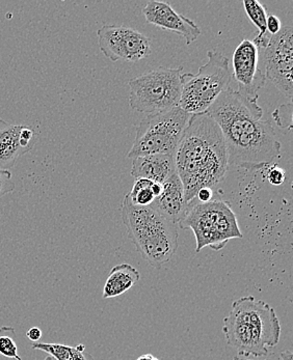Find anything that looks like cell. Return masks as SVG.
I'll return each mask as SVG.
<instances>
[{
  "mask_svg": "<svg viewBox=\"0 0 293 360\" xmlns=\"http://www.w3.org/2000/svg\"><path fill=\"white\" fill-rule=\"evenodd\" d=\"M218 124L228 154V165L258 170L275 162L281 155V143L275 129L258 103H251L230 86L206 111Z\"/></svg>",
  "mask_w": 293,
  "mask_h": 360,
  "instance_id": "cell-1",
  "label": "cell"
},
{
  "mask_svg": "<svg viewBox=\"0 0 293 360\" xmlns=\"http://www.w3.org/2000/svg\"><path fill=\"white\" fill-rule=\"evenodd\" d=\"M185 198L192 202L202 188H213L228 170L222 131L207 113L192 115L175 154Z\"/></svg>",
  "mask_w": 293,
  "mask_h": 360,
  "instance_id": "cell-2",
  "label": "cell"
},
{
  "mask_svg": "<svg viewBox=\"0 0 293 360\" xmlns=\"http://www.w3.org/2000/svg\"><path fill=\"white\" fill-rule=\"evenodd\" d=\"M223 333L226 344L239 356L266 359L268 349L279 342L281 324L268 303L246 296L234 301L224 319Z\"/></svg>",
  "mask_w": 293,
  "mask_h": 360,
  "instance_id": "cell-3",
  "label": "cell"
},
{
  "mask_svg": "<svg viewBox=\"0 0 293 360\" xmlns=\"http://www.w3.org/2000/svg\"><path fill=\"white\" fill-rule=\"evenodd\" d=\"M121 214L129 239L145 261L159 269L172 259L178 250L176 224L150 207L135 206L129 194L122 202Z\"/></svg>",
  "mask_w": 293,
  "mask_h": 360,
  "instance_id": "cell-4",
  "label": "cell"
},
{
  "mask_svg": "<svg viewBox=\"0 0 293 360\" xmlns=\"http://www.w3.org/2000/svg\"><path fill=\"white\" fill-rule=\"evenodd\" d=\"M182 230H192L196 237V252L205 248L220 252L232 239H242L237 218L229 202L212 200L192 202L187 216L178 224Z\"/></svg>",
  "mask_w": 293,
  "mask_h": 360,
  "instance_id": "cell-5",
  "label": "cell"
},
{
  "mask_svg": "<svg viewBox=\"0 0 293 360\" xmlns=\"http://www.w3.org/2000/svg\"><path fill=\"white\" fill-rule=\"evenodd\" d=\"M208 62L198 73L181 74V97L178 106L190 115L208 110L232 80L229 58L220 52H207Z\"/></svg>",
  "mask_w": 293,
  "mask_h": 360,
  "instance_id": "cell-6",
  "label": "cell"
},
{
  "mask_svg": "<svg viewBox=\"0 0 293 360\" xmlns=\"http://www.w3.org/2000/svg\"><path fill=\"white\" fill-rule=\"evenodd\" d=\"M192 115L177 106L165 112L146 115L137 127V136L127 157L176 154Z\"/></svg>",
  "mask_w": 293,
  "mask_h": 360,
  "instance_id": "cell-7",
  "label": "cell"
},
{
  "mask_svg": "<svg viewBox=\"0 0 293 360\" xmlns=\"http://www.w3.org/2000/svg\"><path fill=\"white\" fill-rule=\"evenodd\" d=\"M181 71L159 67L129 82V105L139 112H165L178 106L181 97Z\"/></svg>",
  "mask_w": 293,
  "mask_h": 360,
  "instance_id": "cell-8",
  "label": "cell"
},
{
  "mask_svg": "<svg viewBox=\"0 0 293 360\" xmlns=\"http://www.w3.org/2000/svg\"><path fill=\"white\" fill-rule=\"evenodd\" d=\"M97 34L100 50L111 62H139L152 51L150 39L133 28L105 25Z\"/></svg>",
  "mask_w": 293,
  "mask_h": 360,
  "instance_id": "cell-9",
  "label": "cell"
},
{
  "mask_svg": "<svg viewBox=\"0 0 293 360\" xmlns=\"http://www.w3.org/2000/svg\"><path fill=\"white\" fill-rule=\"evenodd\" d=\"M266 77L286 97L293 95V30L290 26L282 28L270 37L266 48Z\"/></svg>",
  "mask_w": 293,
  "mask_h": 360,
  "instance_id": "cell-10",
  "label": "cell"
},
{
  "mask_svg": "<svg viewBox=\"0 0 293 360\" xmlns=\"http://www.w3.org/2000/svg\"><path fill=\"white\" fill-rule=\"evenodd\" d=\"M259 62V48L253 41H242L234 50L232 75L238 84L237 93L251 103H257L259 91L266 82Z\"/></svg>",
  "mask_w": 293,
  "mask_h": 360,
  "instance_id": "cell-11",
  "label": "cell"
},
{
  "mask_svg": "<svg viewBox=\"0 0 293 360\" xmlns=\"http://www.w3.org/2000/svg\"><path fill=\"white\" fill-rule=\"evenodd\" d=\"M37 133L24 125H14L0 117V169L11 170L36 145Z\"/></svg>",
  "mask_w": 293,
  "mask_h": 360,
  "instance_id": "cell-12",
  "label": "cell"
},
{
  "mask_svg": "<svg viewBox=\"0 0 293 360\" xmlns=\"http://www.w3.org/2000/svg\"><path fill=\"white\" fill-rule=\"evenodd\" d=\"M143 14L148 23L180 34L185 39L187 45L198 40L202 34L200 27L194 21L177 13L168 2L154 0L146 2Z\"/></svg>",
  "mask_w": 293,
  "mask_h": 360,
  "instance_id": "cell-13",
  "label": "cell"
},
{
  "mask_svg": "<svg viewBox=\"0 0 293 360\" xmlns=\"http://www.w3.org/2000/svg\"><path fill=\"white\" fill-rule=\"evenodd\" d=\"M192 205V202L185 198L182 182L176 172L163 183L161 195L149 207L177 226L187 216Z\"/></svg>",
  "mask_w": 293,
  "mask_h": 360,
  "instance_id": "cell-14",
  "label": "cell"
},
{
  "mask_svg": "<svg viewBox=\"0 0 293 360\" xmlns=\"http://www.w3.org/2000/svg\"><path fill=\"white\" fill-rule=\"evenodd\" d=\"M132 160L131 176L135 178V180L146 179L153 183L163 184L177 172L175 155H151L139 157Z\"/></svg>",
  "mask_w": 293,
  "mask_h": 360,
  "instance_id": "cell-15",
  "label": "cell"
},
{
  "mask_svg": "<svg viewBox=\"0 0 293 360\" xmlns=\"http://www.w3.org/2000/svg\"><path fill=\"white\" fill-rule=\"evenodd\" d=\"M139 278L141 274L133 266L129 264L115 266L105 281L102 297L108 299L123 295L139 283Z\"/></svg>",
  "mask_w": 293,
  "mask_h": 360,
  "instance_id": "cell-16",
  "label": "cell"
},
{
  "mask_svg": "<svg viewBox=\"0 0 293 360\" xmlns=\"http://www.w3.org/2000/svg\"><path fill=\"white\" fill-rule=\"evenodd\" d=\"M244 6L249 19L258 30V34L254 39L253 43L259 49L260 48H266L272 36L268 34V27H266L268 13H266V8L256 0H244Z\"/></svg>",
  "mask_w": 293,
  "mask_h": 360,
  "instance_id": "cell-17",
  "label": "cell"
},
{
  "mask_svg": "<svg viewBox=\"0 0 293 360\" xmlns=\"http://www.w3.org/2000/svg\"><path fill=\"white\" fill-rule=\"evenodd\" d=\"M32 349L43 351L56 360H96L85 351V345L76 347L48 342H32Z\"/></svg>",
  "mask_w": 293,
  "mask_h": 360,
  "instance_id": "cell-18",
  "label": "cell"
},
{
  "mask_svg": "<svg viewBox=\"0 0 293 360\" xmlns=\"http://www.w3.org/2000/svg\"><path fill=\"white\" fill-rule=\"evenodd\" d=\"M152 184L153 182L146 179H137L133 184L132 191L128 193L131 202L139 207L150 206L155 200V196L151 191Z\"/></svg>",
  "mask_w": 293,
  "mask_h": 360,
  "instance_id": "cell-19",
  "label": "cell"
},
{
  "mask_svg": "<svg viewBox=\"0 0 293 360\" xmlns=\"http://www.w3.org/2000/svg\"><path fill=\"white\" fill-rule=\"evenodd\" d=\"M15 335L16 333L13 327H0V355L6 359L22 360L15 342Z\"/></svg>",
  "mask_w": 293,
  "mask_h": 360,
  "instance_id": "cell-20",
  "label": "cell"
},
{
  "mask_svg": "<svg viewBox=\"0 0 293 360\" xmlns=\"http://www.w3.org/2000/svg\"><path fill=\"white\" fill-rule=\"evenodd\" d=\"M273 119L280 128L292 131V104L288 103L280 106L273 112Z\"/></svg>",
  "mask_w": 293,
  "mask_h": 360,
  "instance_id": "cell-21",
  "label": "cell"
},
{
  "mask_svg": "<svg viewBox=\"0 0 293 360\" xmlns=\"http://www.w3.org/2000/svg\"><path fill=\"white\" fill-rule=\"evenodd\" d=\"M16 188L11 170L0 169V200Z\"/></svg>",
  "mask_w": 293,
  "mask_h": 360,
  "instance_id": "cell-22",
  "label": "cell"
},
{
  "mask_svg": "<svg viewBox=\"0 0 293 360\" xmlns=\"http://www.w3.org/2000/svg\"><path fill=\"white\" fill-rule=\"evenodd\" d=\"M268 180L273 186H280L285 182V170L282 169L281 167H273L268 170Z\"/></svg>",
  "mask_w": 293,
  "mask_h": 360,
  "instance_id": "cell-23",
  "label": "cell"
},
{
  "mask_svg": "<svg viewBox=\"0 0 293 360\" xmlns=\"http://www.w3.org/2000/svg\"><path fill=\"white\" fill-rule=\"evenodd\" d=\"M266 27H268V32L270 36H275V34H279L283 28L279 17L275 16V15H268Z\"/></svg>",
  "mask_w": 293,
  "mask_h": 360,
  "instance_id": "cell-24",
  "label": "cell"
},
{
  "mask_svg": "<svg viewBox=\"0 0 293 360\" xmlns=\"http://www.w3.org/2000/svg\"><path fill=\"white\" fill-rule=\"evenodd\" d=\"M213 191L211 188H202L198 191L196 195V200L198 202H208L212 200Z\"/></svg>",
  "mask_w": 293,
  "mask_h": 360,
  "instance_id": "cell-25",
  "label": "cell"
},
{
  "mask_svg": "<svg viewBox=\"0 0 293 360\" xmlns=\"http://www.w3.org/2000/svg\"><path fill=\"white\" fill-rule=\"evenodd\" d=\"M26 337L32 340V342H38L42 338V330L38 327H32L26 333Z\"/></svg>",
  "mask_w": 293,
  "mask_h": 360,
  "instance_id": "cell-26",
  "label": "cell"
},
{
  "mask_svg": "<svg viewBox=\"0 0 293 360\" xmlns=\"http://www.w3.org/2000/svg\"><path fill=\"white\" fill-rule=\"evenodd\" d=\"M151 191H152L153 195L156 198L157 196L161 195V191H163V184L153 183L152 187H151Z\"/></svg>",
  "mask_w": 293,
  "mask_h": 360,
  "instance_id": "cell-27",
  "label": "cell"
},
{
  "mask_svg": "<svg viewBox=\"0 0 293 360\" xmlns=\"http://www.w3.org/2000/svg\"><path fill=\"white\" fill-rule=\"evenodd\" d=\"M280 357H281V360H293V354L290 350L283 351Z\"/></svg>",
  "mask_w": 293,
  "mask_h": 360,
  "instance_id": "cell-28",
  "label": "cell"
},
{
  "mask_svg": "<svg viewBox=\"0 0 293 360\" xmlns=\"http://www.w3.org/2000/svg\"><path fill=\"white\" fill-rule=\"evenodd\" d=\"M137 360H159L152 354H144L139 356Z\"/></svg>",
  "mask_w": 293,
  "mask_h": 360,
  "instance_id": "cell-29",
  "label": "cell"
},
{
  "mask_svg": "<svg viewBox=\"0 0 293 360\" xmlns=\"http://www.w3.org/2000/svg\"><path fill=\"white\" fill-rule=\"evenodd\" d=\"M233 360H257V359H242V357H240V356H236V357H234ZM260 360H262V359H260ZM263 360H266V359H263Z\"/></svg>",
  "mask_w": 293,
  "mask_h": 360,
  "instance_id": "cell-30",
  "label": "cell"
},
{
  "mask_svg": "<svg viewBox=\"0 0 293 360\" xmlns=\"http://www.w3.org/2000/svg\"><path fill=\"white\" fill-rule=\"evenodd\" d=\"M45 360H56L54 359V357L50 356V355H48L47 357H46Z\"/></svg>",
  "mask_w": 293,
  "mask_h": 360,
  "instance_id": "cell-31",
  "label": "cell"
}]
</instances>
